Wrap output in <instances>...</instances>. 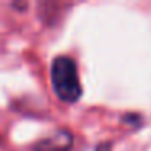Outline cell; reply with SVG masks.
I'll return each mask as SVG.
<instances>
[{
	"label": "cell",
	"instance_id": "obj_1",
	"mask_svg": "<svg viewBox=\"0 0 151 151\" xmlns=\"http://www.w3.org/2000/svg\"><path fill=\"white\" fill-rule=\"evenodd\" d=\"M52 86L55 94L65 102H75L81 96V81H80L76 63L70 57L60 55L52 62Z\"/></svg>",
	"mask_w": 151,
	"mask_h": 151
},
{
	"label": "cell",
	"instance_id": "obj_2",
	"mask_svg": "<svg viewBox=\"0 0 151 151\" xmlns=\"http://www.w3.org/2000/svg\"><path fill=\"white\" fill-rule=\"evenodd\" d=\"M72 145V137L67 132H59L55 133L52 138H47V140L41 141L37 145L36 150L37 151H63Z\"/></svg>",
	"mask_w": 151,
	"mask_h": 151
},
{
	"label": "cell",
	"instance_id": "obj_3",
	"mask_svg": "<svg viewBox=\"0 0 151 151\" xmlns=\"http://www.w3.org/2000/svg\"><path fill=\"white\" fill-rule=\"evenodd\" d=\"M96 151H111V148H109V145H99L98 148H96Z\"/></svg>",
	"mask_w": 151,
	"mask_h": 151
}]
</instances>
